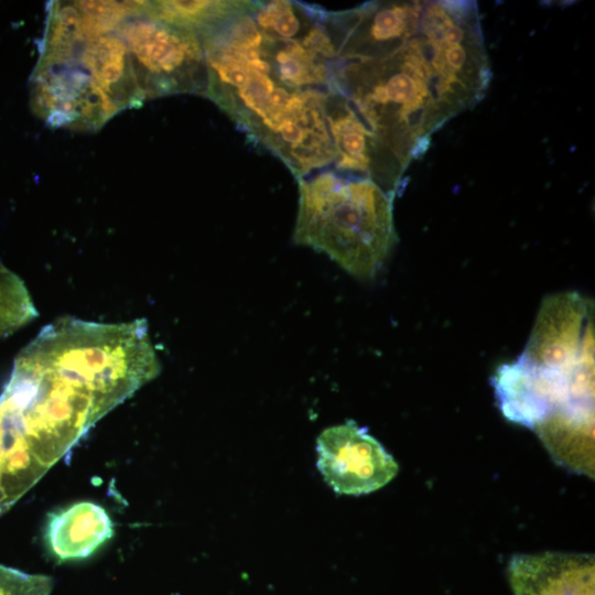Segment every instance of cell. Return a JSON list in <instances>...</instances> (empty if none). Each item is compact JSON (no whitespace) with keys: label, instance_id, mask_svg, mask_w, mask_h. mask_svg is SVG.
Wrapping results in <instances>:
<instances>
[{"label":"cell","instance_id":"obj_1","mask_svg":"<svg viewBox=\"0 0 595 595\" xmlns=\"http://www.w3.org/2000/svg\"><path fill=\"white\" fill-rule=\"evenodd\" d=\"M325 116L334 170L397 194L432 134L476 106L493 73L475 1H372L332 12Z\"/></svg>","mask_w":595,"mask_h":595},{"label":"cell","instance_id":"obj_2","mask_svg":"<svg viewBox=\"0 0 595 595\" xmlns=\"http://www.w3.org/2000/svg\"><path fill=\"white\" fill-rule=\"evenodd\" d=\"M160 371L145 320L46 325L15 357L0 394V517Z\"/></svg>","mask_w":595,"mask_h":595},{"label":"cell","instance_id":"obj_3","mask_svg":"<svg viewBox=\"0 0 595 595\" xmlns=\"http://www.w3.org/2000/svg\"><path fill=\"white\" fill-rule=\"evenodd\" d=\"M326 13L296 1H238L198 34L205 96L292 173L320 164L332 148Z\"/></svg>","mask_w":595,"mask_h":595},{"label":"cell","instance_id":"obj_4","mask_svg":"<svg viewBox=\"0 0 595 595\" xmlns=\"http://www.w3.org/2000/svg\"><path fill=\"white\" fill-rule=\"evenodd\" d=\"M298 182L293 241L327 255L357 278L374 277L398 240L394 196L369 178L329 170Z\"/></svg>","mask_w":595,"mask_h":595},{"label":"cell","instance_id":"obj_5","mask_svg":"<svg viewBox=\"0 0 595 595\" xmlns=\"http://www.w3.org/2000/svg\"><path fill=\"white\" fill-rule=\"evenodd\" d=\"M115 32L128 48L144 100L182 93L205 96L207 69L197 34L150 17L143 7Z\"/></svg>","mask_w":595,"mask_h":595},{"label":"cell","instance_id":"obj_6","mask_svg":"<svg viewBox=\"0 0 595 595\" xmlns=\"http://www.w3.org/2000/svg\"><path fill=\"white\" fill-rule=\"evenodd\" d=\"M31 105L51 127L82 131L100 128L120 111L75 60L36 65Z\"/></svg>","mask_w":595,"mask_h":595},{"label":"cell","instance_id":"obj_7","mask_svg":"<svg viewBox=\"0 0 595 595\" xmlns=\"http://www.w3.org/2000/svg\"><path fill=\"white\" fill-rule=\"evenodd\" d=\"M316 466L337 494H370L398 473L392 455L353 420L325 429L316 440Z\"/></svg>","mask_w":595,"mask_h":595},{"label":"cell","instance_id":"obj_8","mask_svg":"<svg viewBox=\"0 0 595 595\" xmlns=\"http://www.w3.org/2000/svg\"><path fill=\"white\" fill-rule=\"evenodd\" d=\"M508 577L513 595H594L595 561L580 553L518 554Z\"/></svg>","mask_w":595,"mask_h":595},{"label":"cell","instance_id":"obj_9","mask_svg":"<svg viewBox=\"0 0 595 595\" xmlns=\"http://www.w3.org/2000/svg\"><path fill=\"white\" fill-rule=\"evenodd\" d=\"M113 533L107 511L91 501H80L48 515L44 540L58 561L91 555Z\"/></svg>","mask_w":595,"mask_h":595},{"label":"cell","instance_id":"obj_10","mask_svg":"<svg viewBox=\"0 0 595 595\" xmlns=\"http://www.w3.org/2000/svg\"><path fill=\"white\" fill-rule=\"evenodd\" d=\"M73 60L91 76L119 110L144 100L128 48L116 32L87 40Z\"/></svg>","mask_w":595,"mask_h":595},{"label":"cell","instance_id":"obj_11","mask_svg":"<svg viewBox=\"0 0 595 595\" xmlns=\"http://www.w3.org/2000/svg\"><path fill=\"white\" fill-rule=\"evenodd\" d=\"M237 1H144L143 12L198 34L227 14Z\"/></svg>","mask_w":595,"mask_h":595},{"label":"cell","instance_id":"obj_12","mask_svg":"<svg viewBox=\"0 0 595 595\" xmlns=\"http://www.w3.org/2000/svg\"><path fill=\"white\" fill-rule=\"evenodd\" d=\"M26 296L28 290L23 281L0 261V331L18 317Z\"/></svg>","mask_w":595,"mask_h":595},{"label":"cell","instance_id":"obj_13","mask_svg":"<svg viewBox=\"0 0 595 595\" xmlns=\"http://www.w3.org/2000/svg\"><path fill=\"white\" fill-rule=\"evenodd\" d=\"M52 580L0 564V595H50Z\"/></svg>","mask_w":595,"mask_h":595}]
</instances>
